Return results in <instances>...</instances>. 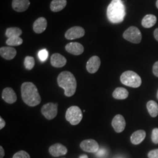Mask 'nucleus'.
Returning a JSON list of instances; mask_svg holds the SVG:
<instances>
[{
	"mask_svg": "<svg viewBox=\"0 0 158 158\" xmlns=\"http://www.w3.org/2000/svg\"><path fill=\"white\" fill-rule=\"evenodd\" d=\"M21 91L23 102L29 106H36L41 102V98L38 89L33 83H23L21 85Z\"/></svg>",
	"mask_w": 158,
	"mask_h": 158,
	"instance_id": "obj_1",
	"label": "nucleus"
},
{
	"mask_svg": "<svg viewBox=\"0 0 158 158\" xmlns=\"http://www.w3.org/2000/svg\"><path fill=\"white\" fill-rule=\"evenodd\" d=\"M126 15L125 6L122 0H113L108 6L107 16L113 23H122Z\"/></svg>",
	"mask_w": 158,
	"mask_h": 158,
	"instance_id": "obj_2",
	"label": "nucleus"
},
{
	"mask_svg": "<svg viewBox=\"0 0 158 158\" xmlns=\"http://www.w3.org/2000/svg\"><path fill=\"white\" fill-rule=\"evenodd\" d=\"M57 83L60 87L64 90L65 96L72 97L76 93L77 81L71 72L68 71L61 72L57 77Z\"/></svg>",
	"mask_w": 158,
	"mask_h": 158,
	"instance_id": "obj_3",
	"label": "nucleus"
},
{
	"mask_svg": "<svg viewBox=\"0 0 158 158\" xmlns=\"http://www.w3.org/2000/svg\"><path fill=\"white\" fill-rule=\"evenodd\" d=\"M120 80L123 85L131 87L138 88L142 84L141 77L135 72L128 70L121 74Z\"/></svg>",
	"mask_w": 158,
	"mask_h": 158,
	"instance_id": "obj_4",
	"label": "nucleus"
},
{
	"mask_svg": "<svg viewBox=\"0 0 158 158\" xmlns=\"http://www.w3.org/2000/svg\"><path fill=\"white\" fill-rule=\"evenodd\" d=\"M83 118V113L77 106H72L69 108L66 113V119L73 125L79 124Z\"/></svg>",
	"mask_w": 158,
	"mask_h": 158,
	"instance_id": "obj_5",
	"label": "nucleus"
},
{
	"mask_svg": "<svg viewBox=\"0 0 158 158\" xmlns=\"http://www.w3.org/2000/svg\"><path fill=\"white\" fill-rule=\"evenodd\" d=\"M123 38L131 43L139 44L141 42V32L137 27H130L124 32Z\"/></svg>",
	"mask_w": 158,
	"mask_h": 158,
	"instance_id": "obj_6",
	"label": "nucleus"
},
{
	"mask_svg": "<svg viewBox=\"0 0 158 158\" xmlns=\"http://www.w3.org/2000/svg\"><path fill=\"white\" fill-rule=\"evenodd\" d=\"M58 104L56 103L49 102L42 106L41 113L46 118L51 120L55 118L57 114Z\"/></svg>",
	"mask_w": 158,
	"mask_h": 158,
	"instance_id": "obj_7",
	"label": "nucleus"
},
{
	"mask_svg": "<svg viewBox=\"0 0 158 158\" xmlns=\"http://www.w3.org/2000/svg\"><path fill=\"white\" fill-rule=\"evenodd\" d=\"M85 34L84 28L80 27H73L68 29L65 33L64 36L68 40H76L83 37Z\"/></svg>",
	"mask_w": 158,
	"mask_h": 158,
	"instance_id": "obj_8",
	"label": "nucleus"
},
{
	"mask_svg": "<svg viewBox=\"0 0 158 158\" xmlns=\"http://www.w3.org/2000/svg\"><path fill=\"white\" fill-rule=\"evenodd\" d=\"M80 148L85 152L96 153L99 149V145L96 141L90 139L81 142L80 143Z\"/></svg>",
	"mask_w": 158,
	"mask_h": 158,
	"instance_id": "obj_9",
	"label": "nucleus"
},
{
	"mask_svg": "<svg viewBox=\"0 0 158 158\" xmlns=\"http://www.w3.org/2000/svg\"><path fill=\"white\" fill-rule=\"evenodd\" d=\"M101 65V60L100 57L97 56H93L90 58L86 64L87 70L90 73H96Z\"/></svg>",
	"mask_w": 158,
	"mask_h": 158,
	"instance_id": "obj_10",
	"label": "nucleus"
},
{
	"mask_svg": "<svg viewBox=\"0 0 158 158\" xmlns=\"http://www.w3.org/2000/svg\"><path fill=\"white\" fill-rule=\"evenodd\" d=\"M111 124L115 131L117 133H120L125 130L126 123L124 117L118 114L114 117Z\"/></svg>",
	"mask_w": 158,
	"mask_h": 158,
	"instance_id": "obj_11",
	"label": "nucleus"
},
{
	"mask_svg": "<svg viewBox=\"0 0 158 158\" xmlns=\"http://www.w3.org/2000/svg\"><path fill=\"white\" fill-rule=\"evenodd\" d=\"M49 152L52 156L58 157L66 155L68 152V149L61 143H55L49 148Z\"/></svg>",
	"mask_w": 158,
	"mask_h": 158,
	"instance_id": "obj_12",
	"label": "nucleus"
},
{
	"mask_svg": "<svg viewBox=\"0 0 158 158\" xmlns=\"http://www.w3.org/2000/svg\"><path fill=\"white\" fill-rule=\"evenodd\" d=\"M66 51L73 55H81L84 52V47L78 42H70L65 46Z\"/></svg>",
	"mask_w": 158,
	"mask_h": 158,
	"instance_id": "obj_13",
	"label": "nucleus"
},
{
	"mask_svg": "<svg viewBox=\"0 0 158 158\" xmlns=\"http://www.w3.org/2000/svg\"><path fill=\"white\" fill-rule=\"evenodd\" d=\"M2 99L8 104H13L17 102V97L15 92L10 87L4 89L2 93Z\"/></svg>",
	"mask_w": 158,
	"mask_h": 158,
	"instance_id": "obj_14",
	"label": "nucleus"
},
{
	"mask_svg": "<svg viewBox=\"0 0 158 158\" xmlns=\"http://www.w3.org/2000/svg\"><path fill=\"white\" fill-rule=\"evenodd\" d=\"M66 62V59L59 53H54L51 56V64L55 68H62L64 66H65Z\"/></svg>",
	"mask_w": 158,
	"mask_h": 158,
	"instance_id": "obj_15",
	"label": "nucleus"
},
{
	"mask_svg": "<svg viewBox=\"0 0 158 158\" xmlns=\"http://www.w3.org/2000/svg\"><path fill=\"white\" fill-rule=\"evenodd\" d=\"M30 6L29 0H12V6L15 11L22 12L27 10Z\"/></svg>",
	"mask_w": 158,
	"mask_h": 158,
	"instance_id": "obj_16",
	"label": "nucleus"
},
{
	"mask_svg": "<svg viewBox=\"0 0 158 158\" xmlns=\"http://www.w3.org/2000/svg\"><path fill=\"white\" fill-rule=\"evenodd\" d=\"M47 28V20L44 17L38 18L34 23L33 29L36 34H42Z\"/></svg>",
	"mask_w": 158,
	"mask_h": 158,
	"instance_id": "obj_17",
	"label": "nucleus"
},
{
	"mask_svg": "<svg viewBox=\"0 0 158 158\" xmlns=\"http://www.w3.org/2000/svg\"><path fill=\"white\" fill-rule=\"evenodd\" d=\"M0 55L6 60H12L17 55V51L12 47H1L0 48Z\"/></svg>",
	"mask_w": 158,
	"mask_h": 158,
	"instance_id": "obj_18",
	"label": "nucleus"
},
{
	"mask_svg": "<svg viewBox=\"0 0 158 158\" xmlns=\"http://www.w3.org/2000/svg\"><path fill=\"white\" fill-rule=\"evenodd\" d=\"M146 132L143 130H138L134 132L131 136V141L134 145H138L144 140Z\"/></svg>",
	"mask_w": 158,
	"mask_h": 158,
	"instance_id": "obj_19",
	"label": "nucleus"
},
{
	"mask_svg": "<svg viewBox=\"0 0 158 158\" xmlns=\"http://www.w3.org/2000/svg\"><path fill=\"white\" fill-rule=\"evenodd\" d=\"M157 21V18L152 14H148L142 20V25L145 28H150L153 27Z\"/></svg>",
	"mask_w": 158,
	"mask_h": 158,
	"instance_id": "obj_20",
	"label": "nucleus"
},
{
	"mask_svg": "<svg viewBox=\"0 0 158 158\" xmlns=\"http://www.w3.org/2000/svg\"><path fill=\"white\" fill-rule=\"evenodd\" d=\"M67 5L66 0H53L51 3V11L56 12L63 10Z\"/></svg>",
	"mask_w": 158,
	"mask_h": 158,
	"instance_id": "obj_21",
	"label": "nucleus"
},
{
	"mask_svg": "<svg viewBox=\"0 0 158 158\" xmlns=\"http://www.w3.org/2000/svg\"><path fill=\"white\" fill-rule=\"evenodd\" d=\"M129 93L123 87H118L115 89L113 93V97L117 100H124L128 97Z\"/></svg>",
	"mask_w": 158,
	"mask_h": 158,
	"instance_id": "obj_22",
	"label": "nucleus"
},
{
	"mask_svg": "<svg viewBox=\"0 0 158 158\" xmlns=\"http://www.w3.org/2000/svg\"><path fill=\"white\" fill-rule=\"evenodd\" d=\"M148 111L152 117H156L158 115V104L154 101L151 100L148 102L147 104Z\"/></svg>",
	"mask_w": 158,
	"mask_h": 158,
	"instance_id": "obj_23",
	"label": "nucleus"
},
{
	"mask_svg": "<svg viewBox=\"0 0 158 158\" xmlns=\"http://www.w3.org/2000/svg\"><path fill=\"white\" fill-rule=\"evenodd\" d=\"M22 34V30L17 27L8 28L6 30V35L8 38L12 37H19Z\"/></svg>",
	"mask_w": 158,
	"mask_h": 158,
	"instance_id": "obj_24",
	"label": "nucleus"
},
{
	"mask_svg": "<svg viewBox=\"0 0 158 158\" xmlns=\"http://www.w3.org/2000/svg\"><path fill=\"white\" fill-rule=\"evenodd\" d=\"M23 40L20 37H12L8 38L6 41V45L10 46H17L22 45Z\"/></svg>",
	"mask_w": 158,
	"mask_h": 158,
	"instance_id": "obj_25",
	"label": "nucleus"
},
{
	"mask_svg": "<svg viewBox=\"0 0 158 158\" xmlns=\"http://www.w3.org/2000/svg\"><path fill=\"white\" fill-rule=\"evenodd\" d=\"M24 65L27 70H32L35 66V59L34 57L29 56L26 57L24 60Z\"/></svg>",
	"mask_w": 158,
	"mask_h": 158,
	"instance_id": "obj_26",
	"label": "nucleus"
},
{
	"mask_svg": "<svg viewBox=\"0 0 158 158\" xmlns=\"http://www.w3.org/2000/svg\"><path fill=\"white\" fill-rule=\"evenodd\" d=\"M12 158H31L28 153L24 151H19L15 153Z\"/></svg>",
	"mask_w": 158,
	"mask_h": 158,
	"instance_id": "obj_27",
	"label": "nucleus"
},
{
	"mask_svg": "<svg viewBox=\"0 0 158 158\" xmlns=\"http://www.w3.org/2000/svg\"><path fill=\"white\" fill-rule=\"evenodd\" d=\"M38 56H39L40 60L41 61H42V62L45 61L48 56V52L46 49H42L40 51V52L38 53Z\"/></svg>",
	"mask_w": 158,
	"mask_h": 158,
	"instance_id": "obj_28",
	"label": "nucleus"
},
{
	"mask_svg": "<svg viewBox=\"0 0 158 158\" xmlns=\"http://www.w3.org/2000/svg\"><path fill=\"white\" fill-rule=\"evenodd\" d=\"M152 141L154 143H158V128H154L152 133Z\"/></svg>",
	"mask_w": 158,
	"mask_h": 158,
	"instance_id": "obj_29",
	"label": "nucleus"
},
{
	"mask_svg": "<svg viewBox=\"0 0 158 158\" xmlns=\"http://www.w3.org/2000/svg\"><path fill=\"white\" fill-rule=\"evenodd\" d=\"M106 155H107V150L104 148H101V149H99L98 151L96 152V155L97 157L102 158L106 156Z\"/></svg>",
	"mask_w": 158,
	"mask_h": 158,
	"instance_id": "obj_30",
	"label": "nucleus"
},
{
	"mask_svg": "<svg viewBox=\"0 0 158 158\" xmlns=\"http://www.w3.org/2000/svg\"><path fill=\"white\" fill-rule=\"evenodd\" d=\"M148 156L149 158H158V149L151 151L148 153Z\"/></svg>",
	"mask_w": 158,
	"mask_h": 158,
	"instance_id": "obj_31",
	"label": "nucleus"
},
{
	"mask_svg": "<svg viewBox=\"0 0 158 158\" xmlns=\"http://www.w3.org/2000/svg\"><path fill=\"white\" fill-rule=\"evenodd\" d=\"M153 73L154 75L158 77V61L154 63L153 66Z\"/></svg>",
	"mask_w": 158,
	"mask_h": 158,
	"instance_id": "obj_32",
	"label": "nucleus"
},
{
	"mask_svg": "<svg viewBox=\"0 0 158 158\" xmlns=\"http://www.w3.org/2000/svg\"><path fill=\"white\" fill-rule=\"evenodd\" d=\"M6 121H4V119L1 117H0V129L2 130L6 126Z\"/></svg>",
	"mask_w": 158,
	"mask_h": 158,
	"instance_id": "obj_33",
	"label": "nucleus"
},
{
	"mask_svg": "<svg viewBox=\"0 0 158 158\" xmlns=\"http://www.w3.org/2000/svg\"><path fill=\"white\" fill-rule=\"evenodd\" d=\"M5 155V152L2 147H0V158H3Z\"/></svg>",
	"mask_w": 158,
	"mask_h": 158,
	"instance_id": "obj_34",
	"label": "nucleus"
},
{
	"mask_svg": "<svg viewBox=\"0 0 158 158\" xmlns=\"http://www.w3.org/2000/svg\"><path fill=\"white\" fill-rule=\"evenodd\" d=\"M153 35H154V37H155V40H156L158 42V28L156 29L154 31Z\"/></svg>",
	"mask_w": 158,
	"mask_h": 158,
	"instance_id": "obj_35",
	"label": "nucleus"
},
{
	"mask_svg": "<svg viewBox=\"0 0 158 158\" xmlns=\"http://www.w3.org/2000/svg\"><path fill=\"white\" fill-rule=\"evenodd\" d=\"M79 158H88V156H87V155H80V156H79Z\"/></svg>",
	"mask_w": 158,
	"mask_h": 158,
	"instance_id": "obj_36",
	"label": "nucleus"
},
{
	"mask_svg": "<svg viewBox=\"0 0 158 158\" xmlns=\"http://www.w3.org/2000/svg\"><path fill=\"white\" fill-rule=\"evenodd\" d=\"M156 7H157V8L158 9V0H157V1H156Z\"/></svg>",
	"mask_w": 158,
	"mask_h": 158,
	"instance_id": "obj_37",
	"label": "nucleus"
},
{
	"mask_svg": "<svg viewBox=\"0 0 158 158\" xmlns=\"http://www.w3.org/2000/svg\"><path fill=\"white\" fill-rule=\"evenodd\" d=\"M157 98L158 99V93H157Z\"/></svg>",
	"mask_w": 158,
	"mask_h": 158,
	"instance_id": "obj_38",
	"label": "nucleus"
},
{
	"mask_svg": "<svg viewBox=\"0 0 158 158\" xmlns=\"http://www.w3.org/2000/svg\"><path fill=\"white\" fill-rule=\"evenodd\" d=\"M117 158H123V157H121V156H119V157H118Z\"/></svg>",
	"mask_w": 158,
	"mask_h": 158,
	"instance_id": "obj_39",
	"label": "nucleus"
}]
</instances>
